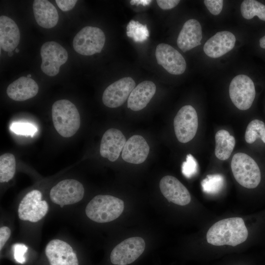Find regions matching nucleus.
I'll return each mask as SVG.
<instances>
[{"mask_svg":"<svg viewBox=\"0 0 265 265\" xmlns=\"http://www.w3.org/2000/svg\"><path fill=\"white\" fill-rule=\"evenodd\" d=\"M248 230L242 218L232 217L215 223L207 233V240L215 246L228 245L235 246L244 242Z\"/></svg>","mask_w":265,"mask_h":265,"instance_id":"obj_1","label":"nucleus"},{"mask_svg":"<svg viewBox=\"0 0 265 265\" xmlns=\"http://www.w3.org/2000/svg\"><path fill=\"white\" fill-rule=\"evenodd\" d=\"M52 115L55 130L63 137L74 135L80 128L79 112L75 105L69 100L55 101L52 106Z\"/></svg>","mask_w":265,"mask_h":265,"instance_id":"obj_2","label":"nucleus"},{"mask_svg":"<svg viewBox=\"0 0 265 265\" xmlns=\"http://www.w3.org/2000/svg\"><path fill=\"white\" fill-rule=\"evenodd\" d=\"M124 209V203L121 199L109 195H98L87 205L85 213L96 222L106 223L117 218Z\"/></svg>","mask_w":265,"mask_h":265,"instance_id":"obj_3","label":"nucleus"},{"mask_svg":"<svg viewBox=\"0 0 265 265\" xmlns=\"http://www.w3.org/2000/svg\"><path fill=\"white\" fill-rule=\"evenodd\" d=\"M234 177L237 182L247 188L256 187L260 183L261 174L255 161L248 155L236 153L231 163Z\"/></svg>","mask_w":265,"mask_h":265,"instance_id":"obj_4","label":"nucleus"},{"mask_svg":"<svg viewBox=\"0 0 265 265\" xmlns=\"http://www.w3.org/2000/svg\"><path fill=\"white\" fill-rule=\"evenodd\" d=\"M106 37L100 28L86 26L75 35L73 48L78 53L83 55H91L99 53L105 43Z\"/></svg>","mask_w":265,"mask_h":265,"instance_id":"obj_5","label":"nucleus"},{"mask_svg":"<svg viewBox=\"0 0 265 265\" xmlns=\"http://www.w3.org/2000/svg\"><path fill=\"white\" fill-rule=\"evenodd\" d=\"M253 80L247 76L239 75L231 80L229 95L233 104L239 109L245 110L252 106L255 97Z\"/></svg>","mask_w":265,"mask_h":265,"instance_id":"obj_6","label":"nucleus"},{"mask_svg":"<svg viewBox=\"0 0 265 265\" xmlns=\"http://www.w3.org/2000/svg\"><path fill=\"white\" fill-rule=\"evenodd\" d=\"M42 58L41 69L46 75L53 77L57 75L60 67L67 61L68 54L65 48L54 41L44 43L40 49Z\"/></svg>","mask_w":265,"mask_h":265,"instance_id":"obj_7","label":"nucleus"},{"mask_svg":"<svg viewBox=\"0 0 265 265\" xmlns=\"http://www.w3.org/2000/svg\"><path fill=\"white\" fill-rule=\"evenodd\" d=\"M174 128L177 139L185 143L195 136L198 126V116L195 108L186 105L180 109L174 119Z\"/></svg>","mask_w":265,"mask_h":265,"instance_id":"obj_8","label":"nucleus"},{"mask_svg":"<svg viewBox=\"0 0 265 265\" xmlns=\"http://www.w3.org/2000/svg\"><path fill=\"white\" fill-rule=\"evenodd\" d=\"M84 189L83 185L74 179L62 180L53 186L50 190L52 201L61 208L80 201L83 197Z\"/></svg>","mask_w":265,"mask_h":265,"instance_id":"obj_9","label":"nucleus"},{"mask_svg":"<svg viewBox=\"0 0 265 265\" xmlns=\"http://www.w3.org/2000/svg\"><path fill=\"white\" fill-rule=\"evenodd\" d=\"M47 202L42 200V193L38 190H33L27 193L21 200L18 213L22 220L36 222L41 220L48 212Z\"/></svg>","mask_w":265,"mask_h":265,"instance_id":"obj_10","label":"nucleus"},{"mask_svg":"<svg viewBox=\"0 0 265 265\" xmlns=\"http://www.w3.org/2000/svg\"><path fill=\"white\" fill-rule=\"evenodd\" d=\"M145 247V241L142 238H127L113 249L110 254L111 262L116 265L130 264L142 254Z\"/></svg>","mask_w":265,"mask_h":265,"instance_id":"obj_11","label":"nucleus"},{"mask_svg":"<svg viewBox=\"0 0 265 265\" xmlns=\"http://www.w3.org/2000/svg\"><path fill=\"white\" fill-rule=\"evenodd\" d=\"M135 82L129 77L123 78L110 84L103 94V104L110 108L122 105L134 88Z\"/></svg>","mask_w":265,"mask_h":265,"instance_id":"obj_12","label":"nucleus"},{"mask_svg":"<svg viewBox=\"0 0 265 265\" xmlns=\"http://www.w3.org/2000/svg\"><path fill=\"white\" fill-rule=\"evenodd\" d=\"M156 57L158 63L169 73L181 75L186 69V62L183 55L171 46L161 43L156 48Z\"/></svg>","mask_w":265,"mask_h":265,"instance_id":"obj_13","label":"nucleus"},{"mask_svg":"<svg viewBox=\"0 0 265 265\" xmlns=\"http://www.w3.org/2000/svg\"><path fill=\"white\" fill-rule=\"evenodd\" d=\"M50 265H79L76 254L66 242L58 239L51 240L45 248Z\"/></svg>","mask_w":265,"mask_h":265,"instance_id":"obj_14","label":"nucleus"},{"mask_svg":"<svg viewBox=\"0 0 265 265\" xmlns=\"http://www.w3.org/2000/svg\"><path fill=\"white\" fill-rule=\"evenodd\" d=\"M159 188L164 197L175 204L185 206L191 201L187 188L175 177L167 175L159 182Z\"/></svg>","mask_w":265,"mask_h":265,"instance_id":"obj_15","label":"nucleus"},{"mask_svg":"<svg viewBox=\"0 0 265 265\" xmlns=\"http://www.w3.org/2000/svg\"><path fill=\"white\" fill-rule=\"evenodd\" d=\"M126 142L123 133L119 130L110 128L103 134L100 144L101 156L110 161H114L119 158Z\"/></svg>","mask_w":265,"mask_h":265,"instance_id":"obj_16","label":"nucleus"},{"mask_svg":"<svg viewBox=\"0 0 265 265\" xmlns=\"http://www.w3.org/2000/svg\"><path fill=\"white\" fill-rule=\"evenodd\" d=\"M235 43L236 37L232 33L222 31L209 39L205 43L203 50L208 56L217 58L232 50Z\"/></svg>","mask_w":265,"mask_h":265,"instance_id":"obj_17","label":"nucleus"},{"mask_svg":"<svg viewBox=\"0 0 265 265\" xmlns=\"http://www.w3.org/2000/svg\"><path fill=\"white\" fill-rule=\"evenodd\" d=\"M150 148L146 140L141 135H134L125 143L122 151V158L125 161L140 164L147 159Z\"/></svg>","mask_w":265,"mask_h":265,"instance_id":"obj_18","label":"nucleus"},{"mask_svg":"<svg viewBox=\"0 0 265 265\" xmlns=\"http://www.w3.org/2000/svg\"><path fill=\"white\" fill-rule=\"evenodd\" d=\"M202 38L200 24L197 20L191 19L184 24L178 35L177 44L178 47L185 53L201 45Z\"/></svg>","mask_w":265,"mask_h":265,"instance_id":"obj_19","label":"nucleus"},{"mask_svg":"<svg viewBox=\"0 0 265 265\" xmlns=\"http://www.w3.org/2000/svg\"><path fill=\"white\" fill-rule=\"evenodd\" d=\"M20 40V32L16 23L4 15L0 17V46L5 52L16 49Z\"/></svg>","mask_w":265,"mask_h":265,"instance_id":"obj_20","label":"nucleus"},{"mask_svg":"<svg viewBox=\"0 0 265 265\" xmlns=\"http://www.w3.org/2000/svg\"><path fill=\"white\" fill-rule=\"evenodd\" d=\"M156 91L155 84L150 80L139 83L131 93L128 99V107L139 111L146 106Z\"/></svg>","mask_w":265,"mask_h":265,"instance_id":"obj_21","label":"nucleus"},{"mask_svg":"<svg viewBox=\"0 0 265 265\" xmlns=\"http://www.w3.org/2000/svg\"><path fill=\"white\" fill-rule=\"evenodd\" d=\"M38 90L35 80L27 77H21L8 86L6 93L14 101H23L36 96Z\"/></svg>","mask_w":265,"mask_h":265,"instance_id":"obj_22","label":"nucleus"},{"mask_svg":"<svg viewBox=\"0 0 265 265\" xmlns=\"http://www.w3.org/2000/svg\"><path fill=\"white\" fill-rule=\"evenodd\" d=\"M34 16L41 27L51 28L55 26L59 17L55 7L47 0H35L33 3Z\"/></svg>","mask_w":265,"mask_h":265,"instance_id":"obj_23","label":"nucleus"},{"mask_svg":"<svg viewBox=\"0 0 265 265\" xmlns=\"http://www.w3.org/2000/svg\"><path fill=\"white\" fill-rule=\"evenodd\" d=\"M215 148L214 153L220 160L228 159L235 146V138L225 130L218 131L215 135Z\"/></svg>","mask_w":265,"mask_h":265,"instance_id":"obj_24","label":"nucleus"},{"mask_svg":"<svg viewBox=\"0 0 265 265\" xmlns=\"http://www.w3.org/2000/svg\"><path fill=\"white\" fill-rule=\"evenodd\" d=\"M240 11L242 17L247 20L255 16L265 21V5L255 0H245L241 3Z\"/></svg>","mask_w":265,"mask_h":265,"instance_id":"obj_25","label":"nucleus"},{"mask_svg":"<svg viewBox=\"0 0 265 265\" xmlns=\"http://www.w3.org/2000/svg\"><path fill=\"white\" fill-rule=\"evenodd\" d=\"M16 171V160L11 153L0 157V182H7L13 178Z\"/></svg>","mask_w":265,"mask_h":265,"instance_id":"obj_26","label":"nucleus"},{"mask_svg":"<svg viewBox=\"0 0 265 265\" xmlns=\"http://www.w3.org/2000/svg\"><path fill=\"white\" fill-rule=\"evenodd\" d=\"M260 137L265 143V124L258 119L251 121L248 125L245 133V140L248 143H253Z\"/></svg>","mask_w":265,"mask_h":265,"instance_id":"obj_27","label":"nucleus"},{"mask_svg":"<svg viewBox=\"0 0 265 265\" xmlns=\"http://www.w3.org/2000/svg\"><path fill=\"white\" fill-rule=\"evenodd\" d=\"M127 35L136 42H142L149 36L146 25H143L134 20H131L127 26Z\"/></svg>","mask_w":265,"mask_h":265,"instance_id":"obj_28","label":"nucleus"},{"mask_svg":"<svg viewBox=\"0 0 265 265\" xmlns=\"http://www.w3.org/2000/svg\"><path fill=\"white\" fill-rule=\"evenodd\" d=\"M224 183V178L222 175L212 174L207 175L201 184L203 191L209 194H215L222 188Z\"/></svg>","mask_w":265,"mask_h":265,"instance_id":"obj_29","label":"nucleus"},{"mask_svg":"<svg viewBox=\"0 0 265 265\" xmlns=\"http://www.w3.org/2000/svg\"><path fill=\"white\" fill-rule=\"evenodd\" d=\"M10 130L16 134L32 137L37 131L36 126L31 123L14 122L10 126Z\"/></svg>","mask_w":265,"mask_h":265,"instance_id":"obj_30","label":"nucleus"},{"mask_svg":"<svg viewBox=\"0 0 265 265\" xmlns=\"http://www.w3.org/2000/svg\"><path fill=\"white\" fill-rule=\"evenodd\" d=\"M198 169L196 160L191 154L186 156V161L183 163L182 171L184 175L186 178H190L194 175Z\"/></svg>","mask_w":265,"mask_h":265,"instance_id":"obj_31","label":"nucleus"},{"mask_svg":"<svg viewBox=\"0 0 265 265\" xmlns=\"http://www.w3.org/2000/svg\"><path fill=\"white\" fill-rule=\"evenodd\" d=\"M27 247L22 243H16L13 246L14 258L18 263L24 264L26 262L25 255L27 251Z\"/></svg>","mask_w":265,"mask_h":265,"instance_id":"obj_32","label":"nucleus"},{"mask_svg":"<svg viewBox=\"0 0 265 265\" xmlns=\"http://www.w3.org/2000/svg\"><path fill=\"white\" fill-rule=\"evenodd\" d=\"M204 3L212 15H217L222 10L223 4L222 0H205Z\"/></svg>","mask_w":265,"mask_h":265,"instance_id":"obj_33","label":"nucleus"},{"mask_svg":"<svg viewBox=\"0 0 265 265\" xmlns=\"http://www.w3.org/2000/svg\"><path fill=\"white\" fill-rule=\"evenodd\" d=\"M58 7L63 11H68L72 9L77 0H56Z\"/></svg>","mask_w":265,"mask_h":265,"instance_id":"obj_34","label":"nucleus"},{"mask_svg":"<svg viewBox=\"0 0 265 265\" xmlns=\"http://www.w3.org/2000/svg\"><path fill=\"white\" fill-rule=\"evenodd\" d=\"M156 1L160 8L168 10L176 6L180 1L179 0H157Z\"/></svg>","mask_w":265,"mask_h":265,"instance_id":"obj_35","label":"nucleus"},{"mask_svg":"<svg viewBox=\"0 0 265 265\" xmlns=\"http://www.w3.org/2000/svg\"><path fill=\"white\" fill-rule=\"evenodd\" d=\"M11 235L10 228L6 226H3L0 228V249H2L5 243L9 239Z\"/></svg>","mask_w":265,"mask_h":265,"instance_id":"obj_36","label":"nucleus"},{"mask_svg":"<svg viewBox=\"0 0 265 265\" xmlns=\"http://www.w3.org/2000/svg\"><path fill=\"white\" fill-rule=\"evenodd\" d=\"M152 1L151 0H132L130 1V3L132 5H139L141 4L146 6L150 4Z\"/></svg>","mask_w":265,"mask_h":265,"instance_id":"obj_37","label":"nucleus"},{"mask_svg":"<svg viewBox=\"0 0 265 265\" xmlns=\"http://www.w3.org/2000/svg\"><path fill=\"white\" fill-rule=\"evenodd\" d=\"M259 44L262 48L265 49V35L260 39Z\"/></svg>","mask_w":265,"mask_h":265,"instance_id":"obj_38","label":"nucleus"},{"mask_svg":"<svg viewBox=\"0 0 265 265\" xmlns=\"http://www.w3.org/2000/svg\"><path fill=\"white\" fill-rule=\"evenodd\" d=\"M13 55V53L12 52H8V55L10 57H11Z\"/></svg>","mask_w":265,"mask_h":265,"instance_id":"obj_39","label":"nucleus"},{"mask_svg":"<svg viewBox=\"0 0 265 265\" xmlns=\"http://www.w3.org/2000/svg\"><path fill=\"white\" fill-rule=\"evenodd\" d=\"M15 52L17 53H19V50L18 49H16L15 50Z\"/></svg>","mask_w":265,"mask_h":265,"instance_id":"obj_40","label":"nucleus"},{"mask_svg":"<svg viewBox=\"0 0 265 265\" xmlns=\"http://www.w3.org/2000/svg\"><path fill=\"white\" fill-rule=\"evenodd\" d=\"M26 77L27 78H30V77H31V74H28Z\"/></svg>","mask_w":265,"mask_h":265,"instance_id":"obj_41","label":"nucleus"}]
</instances>
